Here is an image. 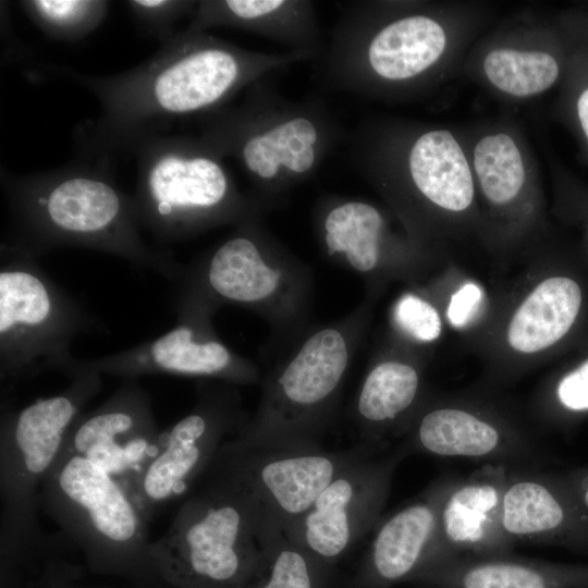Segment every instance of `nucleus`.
Returning a JSON list of instances; mask_svg holds the SVG:
<instances>
[{
    "label": "nucleus",
    "mask_w": 588,
    "mask_h": 588,
    "mask_svg": "<svg viewBox=\"0 0 588 588\" xmlns=\"http://www.w3.org/2000/svg\"><path fill=\"white\" fill-rule=\"evenodd\" d=\"M313 51H252L205 30L186 27L143 63L124 72L83 75L61 69L98 99L100 114L78 134L81 156L108 159L133 151L170 124L205 117L253 83L316 58Z\"/></svg>",
    "instance_id": "nucleus-1"
},
{
    "label": "nucleus",
    "mask_w": 588,
    "mask_h": 588,
    "mask_svg": "<svg viewBox=\"0 0 588 588\" xmlns=\"http://www.w3.org/2000/svg\"><path fill=\"white\" fill-rule=\"evenodd\" d=\"M490 16L478 2H347L316 57L318 84L387 102L420 98L462 69Z\"/></svg>",
    "instance_id": "nucleus-2"
},
{
    "label": "nucleus",
    "mask_w": 588,
    "mask_h": 588,
    "mask_svg": "<svg viewBox=\"0 0 588 588\" xmlns=\"http://www.w3.org/2000/svg\"><path fill=\"white\" fill-rule=\"evenodd\" d=\"M110 160L82 157L61 168L16 175L1 170L13 220L5 235L37 257L57 247L95 249L174 284L184 265L145 243L133 196L115 183Z\"/></svg>",
    "instance_id": "nucleus-3"
},
{
    "label": "nucleus",
    "mask_w": 588,
    "mask_h": 588,
    "mask_svg": "<svg viewBox=\"0 0 588 588\" xmlns=\"http://www.w3.org/2000/svg\"><path fill=\"white\" fill-rule=\"evenodd\" d=\"M101 377L79 372L54 395L19 409L1 407V588H35L63 560L60 544L41 529L39 491L73 422L101 391Z\"/></svg>",
    "instance_id": "nucleus-4"
},
{
    "label": "nucleus",
    "mask_w": 588,
    "mask_h": 588,
    "mask_svg": "<svg viewBox=\"0 0 588 588\" xmlns=\"http://www.w3.org/2000/svg\"><path fill=\"white\" fill-rule=\"evenodd\" d=\"M275 75L245 89L242 101L203 117L199 138L242 168L265 208L309 180L347 133L319 95L295 101Z\"/></svg>",
    "instance_id": "nucleus-5"
},
{
    "label": "nucleus",
    "mask_w": 588,
    "mask_h": 588,
    "mask_svg": "<svg viewBox=\"0 0 588 588\" xmlns=\"http://www.w3.org/2000/svg\"><path fill=\"white\" fill-rule=\"evenodd\" d=\"M356 311L303 333L264 378L254 415L225 444L237 450L321 448L356 348Z\"/></svg>",
    "instance_id": "nucleus-6"
},
{
    "label": "nucleus",
    "mask_w": 588,
    "mask_h": 588,
    "mask_svg": "<svg viewBox=\"0 0 588 588\" xmlns=\"http://www.w3.org/2000/svg\"><path fill=\"white\" fill-rule=\"evenodd\" d=\"M133 152L137 217L159 242L183 241L265 211L250 193L240 192L224 159L199 137L160 134Z\"/></svg>",
    "instance_id": "nucleus-7"
},
{
    "label": "nucleus",
    "mask_w": 588,
    "mask_h": 588,
    "mask_svg": "<svg viewBox=\"0 0 588 588\" xmlns=\"http://www.w3.org/2000/svg\"><path fill=\"white\" fill-rule=\"evenodd\" d=\"M345 143L356 169L408 219L419 209L463 215L474 206L476 185L458 130L380 118L359 124Z\"/></svg>",
    "instance_id": "nucleus-8"
},
{
    "label": "nucleus",
    "mask_w": 588,
    "mask_h": 588,
    "mask_svg": "<svg viewBox=\"0 0 588 588\" xmlns=\"http://www.w3.org/2000/svg\"><path fill=\"white\" fill-rule=\"evenodd\" d=\"M38 503L90 572L164 588L150 555L148 522L121 481L95 462L78 455L59 458Z\"/></svg>",
    "instance_id": "nucleus-9"
},
{
    "label": "nucleus",
    "mask_w": 588,
    "mask_h": 588,
    "mask_svg": "<svg viewBox=\"0 0 588 588\" xmlns=\"http://www.w3.org/2000/svg\"><path fill=\"white\" fill-rule=\"evenodd\" d=\"M260 216L238 222L213 249L184 266L173 304L196 305L213 313L225 304L237 305L279 328L299 323L309 277L262 226Z\"/></svg>",
    "instance_id": "nucleus-10"
},
{
    "label": "nucleus",
    "mask_w": 588,
    "mask_h": 588,
    "mask_svg": "<svg viewBox=\"0 0 588 588\" xmlns=\"http://www.w3.org/2000/svg\"><path fill=\"white\" fill-rule=\"evenodd\" d=\"M37 256L4 237L0 247L1 397L42 371H60L74 338L96 319L42 270Z\"/></svg>",
    "instance_id": "nucleus-11"
},
{
    "label": "nucleus",
    "mask_w": 588,
    "mask_h": 588,
    "mask_svg": "<svg viewBox=\"0 0 588 588\" xmlns=\"http://www.w3.org/2000/svg\"><path fill=\"white\" fill-rule=\"evenodd\" d=\"M176 511L150 555L164 588H243L265 566L248 512L219 482L204 478Z\"/></svg>",
    "instance_id": "nucleus-12"
},
{
    "label": "nucleus",
    "mask_w": 588,
    "mask_h": 588,
    "mask_svg": "<svg viewBox=\"0 0 588 588\" xmlns=\"http://www.w3.org/2000/svg\"><path fill=\"white\" fill-rule=\"evenodd\" d=\"M378 451L380 445L366 442L335 451L237 450L224 442L204 478L219 482L241 502L262 543L295 524L344 469Z\"/></svg>",
    "instance_id": "nucleus-13"
},
{
    "label": "nucleus",
    "mask_w": 588,
    "mask_h": 588,
    "mask_svg": "<svg viewBox=\"0 0 588 588\" xmlns=\"http://www.w3.org/2000/svg\"><path fill=\"white\" fill-rule=\"evenodd\" d=\"M235 384L201 379L193 408L161 431L157 455L137 474L120 480L149 523L168 503L201 482L219 450L248 420Z\"/></svg>",
    "instance_id": "nucleus-14"
},
{
    "label": "nucleus",
    "mask_w": 588,
    "mask_h": 588,
    "mask_svg": "<svg viewBox=\"0 0 588 588\" xmlns=\"http://www.w3.org/2000/svg\"><path fill=\"white\" fill-rule=\"evenodd\" d=\"M175 326L158 336L124 351L94 359L72 357L60 370L68 378L95 371L124 379L173 375L218 380L235 385L260 380L258 368L233 352L216 334L213 311L195 305H173Z\"/></svg>",
    "instance_id": "nucleus-15"
},
{
    "label": "nucleus",
    "mask_w": 588,
    "mask_h": 588,
    "mask_svg": "<svg viewBox=\"0 0 588 588\" xmlns=\"http://www.w3.org/2000/svg\"><path fill=\"white\" fill-rule=\"evenodd\" d=\"M381 451L338 475L284 535L335 568L381 520L394 471L406 455L404 450Z\"/></svg>",
    "instance_id": "nucleus-16"
},
{
    "label": "nucleus",
    "mask_w": 588,
    "mask_h": 588,
    "mask_svg": "<svg viewBox=\"0 0 588 588\" xmlns=\"http://www.w3.org/2000/svg\"><path fill=\"white\" fill-rule=\"evenodd\" d=\"M558 28L537 12H522L482 34L461 72L499 99L522 103L552 89L563 73Z\"/></svg>",
    "instance_id": "nucleus-17"
},
{
    "label": "nucleus",
    "mask_w": 588,
    "mask_h": 588,
    "mask_svg": "<svg viewBox=\"0 0 588 588\" xmlns=\"http://www.w3.org/2000/svg\"><path fill=\"white\" fill-rule=\"evenodd\" d=\"M160 446L150 395L138 379H124L101 405L77 417L59 458L84 456L124 480L151 461Z\"/></svg>",
    "instance_id": "nucleus-18"
},
{
    "label": "nucleus",
    "mask_w": 588,
    "mask_h": 588,
    "mask_svg": "<svg viewBox=\"0 0 588 588\" xmlns=\"http://www.w3.org/2000/svg\"><path fill=\"white\" fill-rule=\"evenodd\" d=\"M456 478L432 481L373 529L348 588H393L412 583L432 559L442 502Z\"/></svg>",
    "instance_id": "nucleus-19"
},
{
    "label": "nucleus",
    "mask_w": 588,
    "mask_h": 588,
    "mask_svg": "<svg viewBox=\"0 0 588 588\" xmlns=\"http://www.w3.org/2000/svg\"><path fill=\"white\" fill-rule=\"evenodd\" d=\"M502 526L516 541L588 551V516L565 475L511 468L502 498Z\"/></svg>",
    "instance_id": "nucleus-20"
},
{
    "label": "nucleus",
    "mask_w": 588,
    "mask_h": 588,
    "mask_svg": "<svg viewBox=\"0 0 588 588\" xmlns=\"http://www.w3.org/2000/svg\"><path fill=\"white\" fill-rule=\"evenodd\" d=\"M510 469L505 465L486 464L468 477L455 479L440 509L429 564L451 556L511 554L514 542L506 536L501 518Z\"/></svg>",
    "instance_id": "nucleus-21"
},
{
    "label": "nucleus",
    "mask_w": 588,
    "mask_h": 588,
    "mask_svg": "<svg viewBox=\"0 0 588 588\" xmlns=\"http://www.w3.org/2000/svg\"><path fill=\"white\" fill-rule=\"evenodd\" d=\"M405 452L458 458L510 468H534L541 453L530 442L468 409L440 406L413 422Z\"/></svg>",
    "instance_id": "nucleus-22"
},
{
    "label": "nucleus",
    "mask_w": 588,
    "mask_h": 588,
    "mask_svg": "<svg viewBox=\"0 0 588 588\" xmlns=\"http://www.w3.org/2000/svg\"><path fill=\"white\" fill-rule=\"evenodd\" d=\"M425 588H588V564L506 555L451 556L412 581Z\"/></svg>",
    "instance_id": "nucleus-23"
},
{
    "label": "nucleus",
    "mask_w": 588,
    "mask_h": 588,
    "mask_svg": "<svg viewBox=\"0 0 588 588\" xmlns=\"http://www.w3.org/2000/svg\"><path fill=\"white\" fill-rule=\"evenodd\" d=\"M207 32L231 27L262 36L289 48L323 49L315 3L309 0H201L187 26Z\"/></svg>",
    "instance_id": "nucleus-24"
},
{
    "label": "nucleus",
    "mask_w": 588,
    "mask_h": 588,
    "mask_svg": "<svg viewBox=\"0 0 588 588\" xmlns=\"http://www.w3.org/2000/svg\"><path fill=\"white\" fill-rule=\"evenodd\" d=\"M315 226L326 255L363 275L381 265L394 242L383 210L358 198L323 197L316 208Z\"/></svg>",
    "instance_id": "nucleus-25"
},
{
    "label": "nucleus",
    "mask_w": 588,
    "mask_h": 588,
    "mask_svg": "<svg viewBox=\"0 0 588 588\" xmlns=\"http://www.w3.org/2000/svg\"><path fill=\"white\" fill-rule=\"evenodd\" d=\"M420 376L416 367L383 360L366 373L352 406L363 442L379 445L382 437L408 415L417 401Z\"/></svg>",
    "instance_id": "nucleus-26"
},
{
    "label": "nucleus",
    "mask_w": 588,
    "mask_h": 588,
    "mask_svg": "<svg viewBox=\"0 0 588 588\" xmlns=\"http://www.w3.org/2000/svg\"><path fill=\"white\" fill-rule=\"evenodd\" d=\"M581 305L579 285L566 277L542 281L514 314L507 339L523 353L542 351L563 338L574 323Z\"/></svg>",
    "instance_id": "nucleus-27"
},
{
    "label": "nucleus",
    "mask_w": 588,
    "mask_h": 588,
    "mask_svg": "<svg viewBox=\"0 0 588 588\" xmlns=\"http://www.w3.org/2000/svg\"><path fill=\"white\" fill-rule=\"evenodd\" d=\"M261 546L264 569L243 588H331L335 568L284 534L271 536Z\"/></svg>",
    "instance_id": "nucleus-28"
},
{
    "label": "nucleus",
    "mask_w": 588,
    "mask_h": 588,
    "mask_svg": "<svg viewBox=\"0 0 588 588\" xmlns=\"http://www.w3.org/2000/svg\"><path fill=\"white\" fill-rule=\"evenodd\" d=\"M19 4L47 37L68 42L78 41L97 29L110 7L103 0H24Z\"/></svg>",
    "instance_id": "nucleus-29"
},
{
    "label": "nucleus",
    "mask_w": 588,
    "mask_h": 588,
    "mask_svg": "<svg viewBox=\"0 0 588 588\" xmlns=\"http://www.w3.org/2000/svg\"><path fill=\"white\" fill-rule=\"evenodd\" d=\"M137 27L162 44L175 36L176 23L192 16L197 1L187 0H130L125 2Z\"/></svg>",
    "instance_id": "nucleus-30"
},
{
    "label": "nucleus",
    "mask_w": 588,
    "mask_h": 588,
    "mask_svg": "<svg viewBox=\"0 0 588 588\" xmlns=\"http://www.w3.org/2000/svg\"><path fill=\"white\" fill-rule=\"evenodd\" d=\"M393 320L401 331L420 342H431L441 333V318L437 309L411 293L401 296L394 305Z\"/></svg>",
    "instance_id": "nucleus-31"
},
{
    "label": "nucleus",
    "mask_w": 588,
    "mask_h": 588,
    "mask_svg": "<svg viewBox=\"0 0 588 588\" xmlns=\"http://www.w3.org/2000/svg\"><path fill=\"white\" fill-rule=\"evenodd\" d=\"M556 399L568 412L588 411V359L560 380L556 385Z\"/></svg>",
    "instance_id": "nucleus-32"
},
{
    "label": "nucleus",
    "mask_w": 588,
    "mask_h": 588,
    "mask_svg": "<svg viewBox=\"0 0 588 588\" xmlns=\"http://www.w3.org/2000/svg\"><path fill=\"white\" fill-rule=\"evenodd\" d=\"M482 293L475 283L464 284L455 292L448 307V318L451 324L462 328L469 322L481 301Z\"/></svg>",
    "instance_id": "nucleus-33"
},
{
    "label": "nucleus",
    "mask_w": 588,
    "mask_h": 588,
    "mask_svg": "<svg viewBox=\"0 0 588 588\" xmlns=\"http://www.w3.org/2000/svg\"><path fill=\"white\" fill-rule=\"evenodd\" d=\"M564 475L588 516V467L572 469Z\"/></svg>",
    "instance_id": "nucleus-34"
},
{
    "label": "nucleus",
    "mask_w": 588,
    "mask_h": 588,
    "mask_svg": "<svg viewBox=\"0 0 588 588\" xmlns=\"http://www.w3.org/2000/svg\"><path fill=\"white\" fill-rule=\"evenodd\" d=\"M574 113L585 142L588 144V84L583 86L574 100Z\"/></svg>",
    "instance_id": "nucleus-35"
},
{
    "label": "nucleus",
    "mask_w": 588,
    "mask_h": 588,
    "mask_svg": "<svg viewBox=\"0 0 588 588\" xmlns=\"http://www.w3.org/2000/svg\"><path fill=\"white\" fill-rule=\"evenodd\" d=\"M57 588H82V587L75 586V585L72 583V584H65V585L59 586V587H57Z\"/></svg>",
    "instance_id": "nucleus-36"
}]
</instances>
